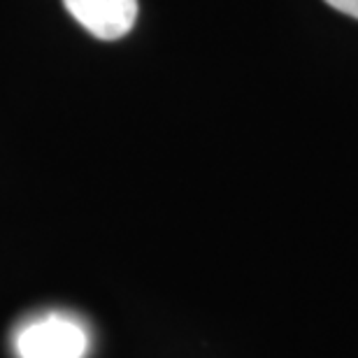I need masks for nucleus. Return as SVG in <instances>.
<instances>
[{
  "instance_id": "f257e3e1",
  "label": "nucleus",
  "mask_w": 358,
  "mask_h": 358,
  "mask_svg": "<svg viewBox=\"0 0 358 358\" xmlns=\"http://www.w3.org/2000/svg\"><path fill=\"white\" fill-rule=\"evenodd\" d=\"M89 340L82 326L68 319H45L19 333L17 352L21 358H82Z\"/></svg>"
},
{
  "instance_id": "f03ea898",
  "label": "nucleus",
  "mask_w": 358,
  "mask_h": 358,
  "mask_svg": "<svg viewBox=\"0 0 358 358\" xmlns=\"http://www.w3.org/2000/svg\"><path fill=\"white\" fill-rule=\"evenodd\" d=\"M63 5L98 40L124 38L138 19V0H63Z\"/></svg>"
},
{
  "instance_id": "7ed1b4c3",
  "label": "nucleus",
  "mask_w": 358,
  "mask_h": 358,
  "mask_svg": "<svg viewBox=\"0 0 358 358\" xmlns=\"http://www.w3.org/2000/svg\"><path fill=\"white\" fill-rule=\"evenodd\" d=\"M326 3L342 14H349V17L358 19V0H326Z\"/></svg>"
}]
</instances>
